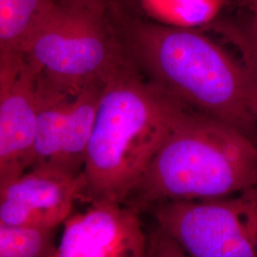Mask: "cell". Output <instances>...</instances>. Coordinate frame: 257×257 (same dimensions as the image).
Instances as JSON below:
<instances>
[{
    "mask_svg": "<svg viewBox=\"0 0 257 257\" xmlns=\"http://www.w3.org/2000/svg\"><path fill=\"white\" fill-rule=\"evenodd\" d=\"M254 186L255 139L224 121L189 110L124 204L141 213L161 203L222 198Z\"/></svg>",
    "mask_w": 257,
    "mask_h": 257,
    "instance_id": "obj_3",
    "label": "cell"
},
{
    "mask_svg": "<svg viewBox=\"0 0 257 257\" xmlns=\"http://www.w3.org/2000/svg\"><path fill=\"white\" fill-rule=\"evenodd\" d=\"M57 0H0V61L23 56L28 39Z\"/></svg>",
    "mask_w": 257,
    "mask_h": 257,
    "instance_id": "obj_10",
    "label": "cell"
},
{
    "mask_svg": "<svg viewBox=\"0 0 257 257\" xmlns=\"http://www.w3.org/2000/svg\"><path fill=\"white\" fill-rule=\"evenodd\" d=\"M63 225L55 257H147L140 212L126 204L90 203Z\"/></svg>",
    "mask_w": 257,
    "mask_h": 257,
    "instance_id": "obj_9",
    "label": "cell"
},
{
    "mask_svg": "<svg viewBox=\"0 0 257 257\" xmlns=\"http://www.w3.org/2000/svg\"><path fill=\"white\" fill-rule=\"evenodd\" d=\"M252 16L251 27L246 30L248 39L257 52V0H246L244 3Z\"/></svg>",
    "mask_w": 257,
    "mask_h": 257,
    "instance_id": "obj_14",
    "label": "cell"
},
{
    "mask_svg": "<svg viewBox=\"0 0 257 257\" xmlns=\"http://www.w3.org/2000/svg\"><path fill=\"white\" fill-rule=\"evenodd\" d=\"M249 74L251 76V91H250V98L249 105L250 110L255 121L257 128V68L248 69Z\"/></svg>",
    "mask_w": 257,
    "mask_h": 257,
    "instance_id": "obj_15",
    "label": "cell"
},
{
    "mask_svg": "<svg viewBox=\"0 0 257 257\" xmlns=\"http://www.w3.org/2000/svg\"><path fill=\"white\" fill-rule=\"evenodd\" d=\"M37 114L35 69L24 56L0 61V185L32 168Z\"/></svg>",
    "mask_w": 257,
    "mask_h": 257,
    "instance_id": "obj_7",
    "label": "cell"
},
{
    "mask_svg": "<svg viewBox=\"0 0 257 257\" xmlns=\"http://www.w3.org/2000/svg\"><path fill=\"white\" fill-rule=\"evenodd\" d=\"M239 1H240V2H242V3H243V4H244V3H245V2H246V0H239Z\"/></svg>",
    "mask_w": 257,
    "mask_h": 257,
    "instance_id": "obj_17",
    "label": "cell"
},
{
    "mask_svg": "<svg viewBox=\"0 0 257 257\" xmlns=\"http://www.w3.org/2000/svg\"><path fill=\"white\" fill-rule=\"evenodd\" d=\"M107 12L56 1L29 37L23 53L38 81L62 91H80L105 82L128 61Z\"/></svg>",
    "mask_w": 257,
    "mask_h": 257,
    "instance_id": "obj_4",
    "label": "cell"
},
{
    "mask_svg": "<svg viewBox=\"0 0 257 257\" xmlns=\"http://www.w3.org/2000/svg\"><path fill=\"white\" fill-rule=\"evenodd\" d=\"M104 83L69 92L37 79V137L31 169L48 168L68 175H83Z\"/></svg>",
    "mask_w": 257,
    "mask_h": 257,
    "instance_id": "obj_6",
    "label": "cell"
},
{
    "mask_svg": "<svg viewBox=\"0 0 257 257\" xmlns=\"http://www.w3.org/2000/svg\"><path fill=\"white\" fill-rule=\"evenodd\" d=\"M83 175L33 168L0 185V224L57 229L73 214L74 203L84 202Z\"/></svg>",
    "mask_w": 257,
    "mask_h": 257,
    "instance_id": "obj_8",
    "label": "cell"
},
{
    "mask_svg": "<svg viewBox=\"0 0 257 257\" xmlns=\"http://www.w3.org/2000/svg\"><path fill=\"white\" fill-rule=\"evenodd\" d=\"M63 2L71 3V4H77V5H84V6H91L104 10L110 9V6L115 0H61Z\"/></svg>",
    "mask_w": 257,
    "mask_h": 257,
    "instance_id": "obj_16",
    "label": "cell"
},
{
    "mask_svg": "<svg viewBox=\"0 0 257 257\" xmlns=\"http://www.w3.org/2000/svg\"><path fill=\"white\" fill-rule=\"evenodd\" d=\"M125 49L152 82L188 109L224 121L255 139L244 61L196 28L131 19Z\"/></svg>",
    "mask_w": 257,
    "mask_h": 257,
    "instance_id": "obj_2",
    "label": "cell"
},
{
    "mask_svg": "<svg viewBox=\"0 0 257 257\" xmlns=\"http://www.w3.org/2000/svg\"><path fill=\"white\" fill-rule=\"evenodd\" d=\"M56 230L0 224V257H55Z\"/></svg>",
    "mask_w": 257,
    "mask_h": 257,
    "instance_id": "obj_11",
    "label": "cell"
},
{
    "mask_svg": "<svg viewBox=\"0 0 257 257\" xmlns=\"http://www.w3.org/2000/svg\"><path fill=\"white\" fill-rule=\"evenodd\" d=\"M169 25L196 28L215 20L225 0H165Z\"/></svg>",
    "mask_w": 257,
    "mask_h": 257,
    "instance_id": "obj_12",
    "label": "cell"
},
{
    "mask_svg": "<svg viewBox=\"0 0 257 257\" xmlns=\"http://www.w3.org/2000/svg\"><path fill=\"white\" fill-rule=\"evenodd\" d=\"M130 58L104 83L86 152L84 202L124 204L151 160L189 111L145 81Z\"/></svg>",
    "mask_w": 257,
    "mask_h": 257,
    "instance_id": "obj_1",
    "label": "cell"
},
{
    "mask_svg": "<svg viewBox=\"0 0 257 257\" xmlns=\"http://www.w3.org/2000/svg\"><path fill=\"white\" fill-rule=\"evenodd\" d=\"M148 211L189 257H257V186L222 198L161 203Z\"/></svg>",
    "mask_w": 257,
    "mask_h": 257,
    "instance_id": "obj_5",
    "label": "cell"
},
{
    "mask_svg": "<svg viewBox=\"0 0 257 257\" xmlns=\"http://www.w3.org/2000/svg\"><path fill=\"white\" fill-rule=\"evenodd\" d=\"M147 257H189L175 239L156 226L148 235Z\"/></svg>",
    "mask_w": 257,
    "mask_h": 257,
    "instance_id": "obj_13",
    "label": "cell"
}]
</instances>
